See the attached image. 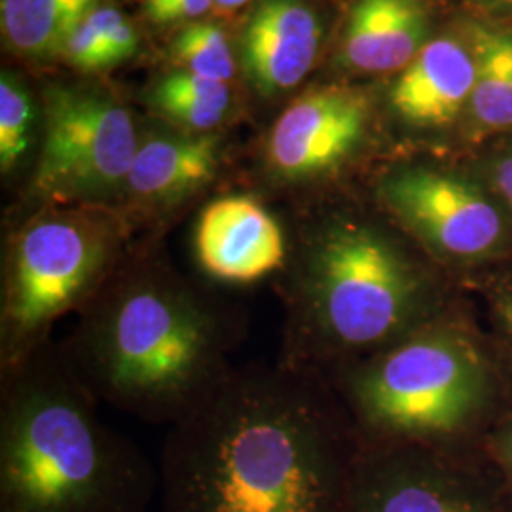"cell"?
<instances>
[{
    "label": "cell",
    "mask_w": 512,
    "mask_h": 512,
    "mask_svg": "<svg viewBox=\"0 0 512 512\" xmlns=\"http://www.w3.org/2000/svg\"><path fill=\"white\" fill-rule=\"evenodd\" d=\"M357 459L323 376L247 363L169 427L164 511L346 512Z\"/></svg>",
    "instance_id": "6da1fadb"
},
{
    "label": "cell",
    "mask_w": 512,
    "mask_h": 512,
    "mask_svg": "<svg viewBox=\"0 0 512 512\" xmlns=\"http://www.w3.org/2000/svg\"><path fill=\"white\" fill-rule=\"evenodd\" d=\"M215 289L137 239L59 357L97 403L171 427L226 380L247 336V313Z\"/></svg>",
    "instance_id": "7a4b0ae2"
},
{
    "label": "cell",
    "mask_w": 512,
    "mask_h": 512,
    "mask_svg": "<svg viewBox=\"0 0 512 512\" xmlns=\"http://www.w3.org/2000/svg\"><path fill=\"white\" fill-rule=\"evenodd\" d=\"M97 406L55 340L0 374V512H148L160 473Z\"/></svg>",
    "instance_id": "3957f363"
},
{
    "label": "cell",
    "mask_w": 512,
    "mask_h": 512,
    "mask_svg": "<svg viewBox=\"0 0 512 512\" xmlns=\"http://www.w3.org/2000/svg\"><path fill=\"white\" fill-rule=\"evenodd\" d=\"M289 238L287 266L274 281L283 302L281 365L327 378L421 327L427 275L382 228L336 215L289 230Z\"/></svg>",
    "instance_id": "277c9868"
},
{
    "label": "cell",
    "mask_w": 512,
    "mask_h": 512,
    "mask_svg": "<svg viewBox=\"0 0 512 512\" xmlns=\"http://www.w3.org/2000/svg\"><path fill=\"white\" fill-rule=\"evenodd\" d=\"M110 205L29 209L4 239L0 262V374L54 342L55 325L90 304L135 245Z\"/></svg>",
    "instance_id": "5b68a950"
},
{
    "label": "cell",
    "mask_w": 512,
    "mask_h": 512,
    "mask_svg": "<svg viewBox=\"0 0 512 512\" xmlns=\"http://www.w3.org/2000/svg\"><path fill=\"white\" fill-rule=\"evenodd\" d=\"M325 380L340 385L370 437L397 444L458 429L486 382L480 357L463 338L423 325Z\"/></svg>",
    "instance_id": "8992f818"
},
{
    "label": "cell",
    "mask_w": 512,
    "mask_h": 512,
    "mask_svg": "<svg viewBox=\"0 0 512 512\" xmlns=\"http://www.w3.org/2000/svg\"><path fill=\"white\" fill-rule=\"evenodd\" d=\"M139 143L131 114L114 101L95 93L50 90L25 200L31 209L116 207Z\"/></svg>",
    "instance_id": "52a82bcc"
},
{
    "label": "cell",
    "mask_w": 512,
    "mask_h": 512,
    "mask_svg": "<svg viewBox=\"0 0 512 512\" xmlns=\"http://www.w3.org/2000/svg\"><path fill=\"white\" fill-rule=\"evenodd\" d=\"M368 101L351 88H321L296 99L270 129L258 169L277 190H304L332 179L359 152Z\"/></svg>",
    "instance_id": "ba28073f"
},
{
    "label": "cell",
    "mask_w": 512,
    "mask_h": 512,
    "mask_svg": "<svg viewBox=\"0 0 512 512\" xmlns=\"http://www.w3.org/2000/svg\"><path fill=\"white\" fill-rule=\"evenodd\" d=\"M378 198L404 230L431 253L473 258L494 251L503 219L473 184L425 165L389 171Z\"/></svg>",
    "instance_id": "9c48e42d"
},
{
    "label": "cell",
    "mask_w": 512,
    "mask_h": 512,
    "mask_svg": "<svg viewBox=\"0 0 512 512\" xmlns=\"http://www.w3.org/2000/svg\"><path fill=\"white\" fill-rule=\"evenodd\" d=\"M198 275L215 287H249L277 279L291 253L289 228L253 194L205 203L194 226Z\"/></svg>",
    "instance_id": "30bf717a"
},
{
    "label": "cell",
    "mask_w": 512,
    "mask_h": 512,
    "mask_svg": "<svg viewBox=\"0 0 512 512\" xmlns=\"http://www.w3.org/2000/svg\"><path fill=\"white\" fill-rule=\"evenodd\" d=\"M224 147L213 133H150L141 143L116 209L133 230L202 196L219 179Z\"/></svg>",
    "instance_id": "8fae6325"
},
{
    "label": "cell",
    "mask_w": 512,
    "mask_h": 512,
    "mask_svg": "<svg viewBox=\"0 0 512 512\" xmlns=\"http://www.w3.org/2000/svg\"><path fill=\"white\" fill-rule=\"evenodd\" d=\"M346 512H490L437 461L410 444L359 454Z\"/></svg>",
    "instance_id": "7c38bea8"
},
{
    "label": "cell",
    "mask_w": 512,
    "mask_h": 512,
    "mask_svg": "<svg viewBox=\"0 0 512 512\" xmlns=\"http://www.w3.org/2000/svg\"><path fill=\"white\" fill-rule=\"evenodd\" d=\"M321 25L302 0H264L243 31V67L260 92L291 90L310 73Z\"/></svg>",
    "instance_id": "4fadbf2b"
},
{
    "label": "cell",
    "mask_w": 512,
    "mask_h": 512,
    "mask_svg": "<svg viewBox=\"0 0 512 512\" xmlns=\"http://www.w3.org/2000/svg\"><path fill=\"white\" fill-rule=\"evenodd\" d=\"M475 84L471 48L456 38H435L395 82L391 107L410 126L442 128L458 118L465 103H471Z\"/></svg>",
    "instance_id": "5bb4252c"
},
{
    "label": "cell",
    "mask_w": 512,
    "mask_h": 512,
    "mask_svg": "<svg viewBox=\"0 0 512 512\" xmlns=\"http://www.w3.org/2000/svg\"><path fill=\"white\" fill-rule=\"evenodd\" d=\"M421 0H357L344 35V59L365 73L408 67L427 44Z\"/></svg>",
    "instance_id": "9a60e30c"
},
{
    "label": "cell",
    "mask_w": 512,
    "mask_h": 512,
    "mask_svg": "<svg viewBox=\"0 0 512 512\" xmlns=\"http://www.w3.org/2000/svg\"><path fill=\"white\" fill-rule=\"evenodd\" d=\"M90 4L92 0H2V33L19 54H54L63 50Z\"/></svg>",
    "instance_id": "2e32d148"
},
{
    "label": "cell",
    "mask_w": 512,
    "mask_h": 512,
    "mask_svg": "<svg viewBox=\"0 0 512 512\" xmlns=\"http://www.w3.org/2000/svg\"><path fill=\"white\" fill-rule=\"evenodd\" d=\"M469 44L476 63L471 110L484 128L512 126V33L486 25H469Z\"/></svg>",
    "instance_id": "e0dca14e"
},
{
    "label": "cell",
    "mask_w": 512,
    "mask_h": 512,
    "mask_svg": "<svg viewBox=\"0 0 512 512\" xmlns=\"http://www.w3.org/2000/svg\"><path fill=\"white\" fill-rule=\"evenodd\" d=\"M152 101L171 122L188 133H211L219 128L230 107V92L224 82L198 74H167L158 82Z\"/></svg>",
    "instance_id": "ac0fdd59"
},
{
    "label": "cell",
    "mask_w": 512,
    "mask_h": 512,
    "mask_svg": "<svg viewBox=\"0 0 512 512\" xmlns=\"http://www.w3.org/2000/svg\"><path fill=\"white\" fill-rule=\"evenodd\" d=\"M35 110L23 84L10 73L0 78V173L12 179L23 169L35 143Z\"/></svg>",
    "instance_id": "d6986e66"
},
{
    "label": "cell",
    "mask_w": 512,
    "mask_h": 512,
    "mask_svg": "<svg viewBox=\"0 0 512 512\" xmlns=\"http://www.w3.org/2000/svg\"><path fill=\"white\" fill-rule=\"evenodd\" d=\"M173 59L181 71L228 82L234 76V54L222 27L196 21L173 40Z\"/></svg>",
    "instance_id": "ffe728a7"
},
{
    "label": "cell",
    "mask_w": 512,
    "mask_h": 512,
    "mask_svg": "<svg viewBox=\"0 0 512 512\" xmlns=\"http://www.w3.org/2000/svg\"><path fill=\"white\" fill-rule=\"evenodd\" d=\"M124 18L118 8L99 6L90 10L67 38L63 52L82 71H97L110 67L107 55V35Z\"/></svg>",
    "instance_id": "44dd1931"
},
{
    "label": "cell",
    "mask_w": 512,
    "mask_h": 512,
    "mask_svg": "<svg viewBox=\"0 0 512 512\" xmlns=\"http://www.w3.org/2000/svg\"><path fill=\"white\" fill-rule=\"evenodd\" d=\"M211 4L213 0H145V12L156 23H175L200 18Z\"/></svg>",
    "instance_id": "7402d4cb"
},
{
    "label": "cell",
    "mask_w": 512,
    "mask_h": 512,
    "mask_svg": "<svg viewBox=\"0 0 512 512\" xmlns=\"http://www.w3.org/2000/svg\"><path fill=\"white\" fill-rule=\"evenodd\" d=\"M137 50V33L128 19L122 18L107 35V55L109 65L126 61Z\"/></svg>",
    "instance_id": "603a6c76"
},
{
    "label": "cell",
    "mask_w": 512,
    "mask_h": 512,
    "mask_svg": "<svg viewBox=\"0 0 512 512\" xmlns=\"http://www.w3.org/2000/svg\"><path fill=\"white\" fill-rule=\"evenodd\" d=\"M497 186L501 194L507 198V202L512 205V156H507L497 165Z\"/></svg>",
    "instance_id": "cb8c5ba5"
},
{
    "label": "cell",
    "mask_w": 512,
    "mask_h": 512,
    "mask_svg": "<svg viewBox=\"0 0 512 512\" xmlns=\"http://www.w3.org/2000/svg\"><path fill=\"white\" fill-rule=\"evenodd\" d=\"M247 2L249 0H213V4H217L219 8H224V10H236V8H241Z\"/></svg>",
    "instance_id": "d4e9b609"
},
{
    "label": "cell",
    "mask_w": 512,
    "mask_h": 512,
    "mask_svg": "<svg viewBox=\"0 0 512 512\" xmlns=\"http://www.w3.org/2000/svg\"><path fill=\"white\" fill-rule=\"evenodd\" d=\"M505 317H507V323L511 325L512 329V296L509 298V302L505 304Z\"/></svg>",
    "instance_id": "484cf974"
},
{
    "label": "cell",
    "mask_w": 512,
    "mask_h": 512,
    "mask_svg": "<svg viewBox=\"0 0 512 512\" xmlns=\"http://www.w3.org/2000/svg\"><path fill=\"white\" fill-rule=\"evenodd\" d=\"M488 4H495V6H512V0H482Z\"/></svg>",
    "instance_id": "4316f807"
},
{
    "label": "cell",
    "mask_w": 512,
    "mask_h": 512,
    "mask_svg": "<svg viewBox=\"0 0 512 512\" xmlns=\"http://www.w3.org/2000/svg\"><path fill=\"white\" fill-rule=\"evenodd\" d=\"M509 452H511V461H512V437H511V440H509Z\"/></svg>",
    "instance_id": "83f0119b"
}]
</instances>
